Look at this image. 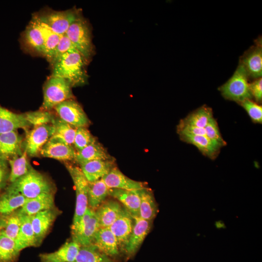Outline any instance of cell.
<instances>
[{
    "label": "cell",
    "mask_w": 262,
    "mask_h": 262,
    "mask_svg": "<svg viewBox=\"0 0 262 262\" xmlns=\"http://www.w3.org/2000/svg\"><path fill=\"white\" fill-rule=\"evenodd\" d=\"M88 62L76 49H70L52 64L51 75L65 79L72 87L84 85L88 80Z\"/></svg>",
    "instance_id": "6da1fadb"
},
{
    "label": "cell",
    "mask_w": 262,
    "mask_h": 262,
    "mask_svg": "<svg viewBox=\"0 0 262 262\" xmlns=\"http://www.w3.org/2000/svg\"><path fill=\"white\" fill-rule=\"evenodd\" d=\"M5 190L18 192L30 199L42 194H54L55 188L47 177L32 167L26 174L10 183Z\"/></svg>",
    "instance_id": "7a4b0ae2"
},
{
    "label": "cell",
    "mask_w": 262,
    "mask_h": 262,
    "mask_svg": "<svg viewBox=\"0 0 262 262\" xmlns=\"http://www.w3.org/2000/svg\"><path fill=\"white\" fill-rule=\"evenodd\" d=\"M66 34L78 50L88 61L95 54L92 32L87 21L81 14L70 25Z\"/></svg>",
    "instance_id": "3957f363"
},
{
    "label": "cell",
    "mask_w": 262,
    "mask_h": 262,
    "mask_svg": "<svg viewBox=\"0 0 262 262\" xmlns=\"http://www.w3.org/2000/svg\"><path fill=\"white\" fill-rule=\"evenodd\" d=\"M72 87L65 79L51 75L44 86L41 110L48 111L65 100L73 99Z\"/></svg>",
    "instance_id": "277c9868"
},
{
    "label": "cell",
    "mask_w": 262,
    "mask_h": 262,
    "mask_svg": "<svg viewBox=\"0 0 262 262\" xmlns=\"http://www.w3.org/2000/svg\"><path fill=\"white\" fill-rule=\"evenodd\" d=\"M248 79L246 70L239 63L233 75L218 90L225 98L240 103L252 98Z\"/></svg>",
    "instance_id": "5b68a950"
},
{
    "label": "cell",
    "mask_w": 262,
    "mask_h": 262,
    "mask_svg": "<svg viewBox=\"0 0 262 262\" xmlns=\"http://www.w3.org/2000/svg\"><path fill=\"white\" fill-rule=\"evenodd\" d=\"M66 168L73 180L76 191V205L71 227L76 226L80 222L87 208L89 182L81 168L66 165Z\"/></svg>",
    "instance_id": "8992f818"
},
{
    "label": "cell",
    "mask_w": 262,
    "mask_h": 262,
    "mask_svg": "<svg viewBox=\"0 0 262 262\" xmlns=\"http://www.w3.org/2000/svg\"><path fill=\"white\" fill-rule=\"evenodd\" d=\"M99 228L95 210L88 207L78 224L71 227L72 240L80 246L93 244Z\"/></svg>",
    "instance_id": "52a82bcc"
},
{
    "label": "cell",
    "mask_w": 262,
    "mask_h": 262,
    "mask_svg": "<svg viewBox=\"0 0 262 262\" xmlns=\"http://www.w3.org/2000/svg\"><path fill=\"white\" fill-rule=\"evenodd\" d=\"M80 14L77 10L70 9L61 11H49L37 16L54 32L62 35L66 34Z\"/></svg>",
    "instance_id": "ba28073f"
},
{
    "label": "cell",
    "mask_w": 262,
    "mask_h": 262,
    "mask_svg": "<svg viewBox=\"0 0 262 262\" xmlns=\"http://www.w3.org/2000/svg\"><path fill=\"white\" fill-rule=\"evenodd\" d=\"M59 118L75 127H86L89 120L81 106L75 100H65L54 107Z\"/></svg>",
    "instance_id": "9c48e42d"
},
{
    "label": "cell",
    "mask_w": 262,
    "mask_h": 262,
    "mask_svg": "<svg viewBox=\"0 0 262 262\" xmlns=\"http://www.w3.org/2000/svg\"><path fill=\"white\" fill-rule=\"evenodd\" d=\"M55 131L53 125L51 124L34 126L27 133L25 150L27 155L35 157L40 153L44 145L52 136Z\"/></svg>",
    "instance_id": "30bf717a"
},
{
    "label": "cell",
    "mask_w": 262,
    "mask_h": 262,
    "mask_svg": "<svg viewBox=\"0 0 262 262\" xmlns=\"http://www.w3.org/2000/svg\"><path fill=\"white\" fill-rule=\"evenodd\" d=\"M241 64L249 78L256 79L262 75V38L259 37L255 44L240 57Z\"/></svg>",
    "instance_id": "8fae6325"
},
{
    "label": "cell",
    "mask_w": 262,
    "mask_h": 262,
    "mask_svg": "<svg viewBox=\"0 0 262 262\" xmlns=\"http://www.w3.org/2000/svg\"><path fill=\"white\" fill-rule=\"evenodd\" d=\"M59 213L55 207L31 216V224L38 246L41 244Z\"/></svg>",
    "instance_id": "7c38bea8"
},
{
    "label": "cell",
    "mask_w": 262,
    "mask_h": 262,
    "mask_svg": "<svg viewBox=\"0 0 262 262\" xmlns=\"http://www.w3.org/2000/svg\"><path fill=\"white\" fill-rule=\"evenodd\" d=\"M133 226L128 242L124 248L129 256L133 255L149 233L152 226V221L139 217H133Z\"/></svg>",
    "instance_id": "4fadbf2b"
},
{
    "label": "cell",
    "mask_w": 262,
    "mask_h": 262,
    "mask_svg": "<svg viewBox=\"0 0 262 262\" xmlns=\"http://www.w3.org/2000/svg\"><path fill=\"white\" fill-rule=\"evenodd\" d=\"M40 154L44 157L68 161L75 160L76 151L71 145L50 138L41 149Z\"/></svg>",
    "instance_id": "5bb4252c"
},
{
    "label": "cell",
    "mask_w": 262,
    "mask_h": 262,
    "mask_svg": "<svg viewBox=\"0 0 262 262\" xmlns=\"http://www.w3.org/2000/svg\"><path fill=\"white\" fill-rule=\"evenodd\" d=\"M133 226V218L124 208L121 213L109 227L116 237L119 246L124 249L131 233Z\"/></svg>",
    "instance_id": "9a60e30c"
},
{
    "label": "cell",
    "mask_w": 262,
    "mask_h": 262,
    "mask_svg": "<svg viewBox=\"0 0 262 262\" xmlns=\"http://www.w3.org/2000/svg\"><path fill=\"white\" fill-rule=\"evenodd\" d=\"M22 139L16 131L0 134V159L8 161L20 155Z\"/></svg>",
    "instance_id": "2e32d148"
},
{
    "label": "cell",
    "mask_w": 262,
    "mask_h": 262,
    "mask_svg": "<svg viewBox=\"0 0 262 262\" xmlns=\"http://www.w3.org/2000/svg\"><path fill=\"white\" fill-rule=\"evenodd\" d=\"M102 179L109 189L132 190L146 188L142 182L127 177L115 167L112 168Z\"/></svg>",
    "instance_id": "e0dca14e"
},
{
    "label": "cell",
    "mask_w": 262,
    "mask_h": 262,
    "mask_svg": "<svg viewBox=\"0 0 262 262\" xmlns=\"http://www.w3.org/2000/svg\"><path fill=\"white\" fill-rule=\"evenodd\" d=\"M93 244L111 258L116 256L119 253L117 239L109 227L98 229L94 236Z\"/></svg>",
    "instance_id": "ac0fdd59"
},
{
    "label": "cell",
    "mask_w": 262,
    "mask_h": 262,
    "mask_svg": "<svg viewBox=\"0 0 262 262\" xmlns=\"http://www.w3.org/2000/svg\"><path fill=\"white\" fill-rule=\"evenodd\" d=\"M80 246L72 240L66 242L56 251L40 255L41 262H74Z\"/></svg>",
    "instance_id": "d6986e66"
},
{
    "label": "cell",
    "mask_w": 262,
    "mask_h": 262,
    "mask_svg": "<svg viewBox=\"0 0 262 262\" xmlns=\"http://www.w3.org/2000/svg\"><path fill=\"white\" fill-rule=\"evenodd\" d=\"M140 190L109 189V195L121 203L132 217H139Z\"/></svg>",
    "instance_id": "ffe728a7"
},
{
    "label": "cell",
    "mask_w": 262,
    "mask_h": 262,
    "mask_svg": "<svg viewBox=\"0 0 262 262\" xmlns=\"http://www.w3.org/2000/svg\"><path fill=\"white\" fill-rule=\"evenodd\" d=\"M31 126L24 114H18L0 106V134L16 131L18 129L27 130Z\"/></svg>",
    "instance_id": "44dd1931"
},
{
    "label": "cell",
    "mask_w": 262,
    "mask_h": 262,
    "mask_svg": "<svg viewBox=\"0 0 262 262\" xmlns=\"http://www.w3.org/2000/svg\"><path fill=\"white\" fill-rule=\"evenodd\" d=\"M124 207L119 202L108 200L95 210L100 228L109 227L119 217Z\"/></svg>",
    "instance_id": "7402d4cb"
},
{
    "label": "cell",
    "mask_w": 262,
    "mask_h": 262,
    "mask_svg": "<svg viewBox=\"0 0 262 262\" xmlns=\"http://www.w3.org/2000/svg\"><path fill=\"white\" fill-rule=\"evenodd\" d=\"M114 167L110 160H93L80 165V168L89 182L102 179Z\"/></svg>",
    "instance_id": "603a6c76"
},
{
    "label": "cell",
    "mask_w": 262,
    "mask_h": 262,
    "mask_svg": "<svg viewBox=\"0 0 262 262\" xmlns=\"http://www.w3.org/2000/svg\"><path fill=\"white\" fill-rule=\"evenodd\" d=\"M55 208L53 193L42 194L33 198L27 199L19 209L20 213L32 216L40 212Z\"/></svg>",
    "instance_id": "cb8c5ba5"
},
{
    "label": "cell",
    "mask_w": 262,
    "mask_h": 262,
    "mask_svg": "<svg viewBox=\"0 0 262 262\" xmlns=\"http://www.w3.org/2000/svg\"><path fill=\"white\" fill-rule=\"evenodd\" d=\"M179 136L182 141L194 145L203 155L211 159H215L219 153L221 147L205 135L180 134Z\"/></svg>",
    "instance_id": "d4e9b609"
},
{
    "label": "cell",
    "mask_w": 262,
    "mask_h": 262,
    "mask_svg": "<svg viewBox=\"0 0 262 262\" xmlns=\"http://www.w3.org/2000/svg\"><path fill=\"white\" fill-rule=\"evenodd\" d=\"M27 44L34 50L44 55V37L41 27L36 16L27 26L25 32Z\"/></svg>",
    "instance_id": "484cf974"
},
{
    "label": "cell",
    "mask_w": 262,
    "mask_h": 262,
    "mask_svg": "<svg viewBox=\"0 0 262 262\" xmlns=\"http://www.w3.org/2000/svg\"><path fill=\"white\" fill-rule=\"evenodd\" d=\"M111 158L104 147L96 141L76 151L75 160L80 164L97 160H109Z\"/></svg>",
    "instance_id": "4316f807"
},
{
    "label": "cell",
    "mask_w": 262,
    "mask_h": 262,
    "mask_svg": "<svg viewBox=\"0 0 262 262\" xmlns=\"http://www.w3.org/2000/svg\"><path fill=\"white\" fill-rule=\"evenodd\" d=\"M15 243L20 252L29 247L38 246L31 224V216L22 214V224Z\"/></svg>",
    "instance_id": "83f0119b"
},
{
    "label": "cell",
    "mask_w": 262,
    "mask_h": 262,
    "mask_svg": "<svg viewBox=\"0 0 262 262\" xmlns=\"http://www.w3.org/2000/svg\"><path fill=\"white\" fill-rule=\"evenodd\" d=\"M22 214L19 209L9 214H0V233L15 241L20 229Z\"/></svg>",
    "instance_id": "f1b7e54d"
},
{
    "label": "cell",
    "mask_w": 262,
    "mask_h": 262,
    "mask_svg": "<svg viewBox=\"0 0 262 262\" xmlns=\"http://www.w3.org/2000/svg\"><path fill=\"white\" fill-rule=\"evenodd\" d=\"M139 217L152 221L158 213V207L151 191L146 188L140 190Z\"/></svg>",
    "instance_id": "f546056e"
},
{
    "label": "cell",
    "mask_w": 262,
    "mask_h": 262,
    "mask_svg": "<svg viewBox=\"0 0 262 262\" xmlns=\"http://www.w3.org/2000/svg\"><path fill=\"white\" fill-rule=\"evenodd\" d=\"M109 188L102 179L92 182H89L88 207L94 210L97 209L109 195Z\"/></svg>",
    "instance_id": "4dcf8cb0"
},
{
    "label": "cell",
    "mask_w": 262,
    "mask_h": 262,
    "mask_svg": "<svg viewBox=\"0 0 262 262\" xmlns=\"http://www.w3.org/2000/svg\"><path fill=\"white\" fill-rule=\"evenodd\" d=\"M27 199L18 192L5 190L0 196V214H9L20 209Z\"/></svg>",
    "instance_id": "1f68e13d"
},
{
    "label": "cell",
    "mask_w": 262,
    "mask_h": 262,
    "mask_svg": "<svg viewBox=\"0 0 262 262\" xmlns=\"http://www.w3.org/2000/svg\"><path fill=\"white\" fill-rule=\"evenodd\" d=\"M213 118L212 109L204 105L191 113L185 118L181 119L179 123L204 128Z\"/></svg>",
    "instance_id": "d6a6232c"
},
{
    "label": "cell",
    "mask_w": 262,
    "mask_h": 262,
    "mask_svg": "<svg viewBox=\"0 0 262 262\" xmlns=\"http://www.w3.org/2000/svg\"><path fill=\"white\" fill-rule=\"evenodd\" d=\"M10 166L9 182L12 183L26 174L32 168L29 162L25 150L19 156L8 161Z\"/></svg>",
    "instance_id": "836d02e7"
},
{
    "label": "cell",
    "mask_w": 262,
    "mask_h": 262,
    "mask_svg": "<svg viewBox=\"0 0 262 262\" xmlns=\"http://www.w3.org/2000/svg\"><path fill=\"white\" fill-rule=\"evenodd\" d=\"M74 262H114L94 244L81 246Z\"/></svg>",
    "instance_id": "e575fe53"
},
{
    "label": "cell",
    "mask_w": 262,
    "mask_h": 262,
    "mask_svg": "<svg viewBox=\"0 0 262 262\" xmlns=\"http://www.w3.org/2000/svg\"><path fill=\"white\" fill-rule=\"evenodd\" d=\"M51 124L54 127L55 131L50 138L62 141L69 145H73L77 128L59 118H55Z\"/></svg>",
    "instance_id": "d590c367"
},
{
    "label": "cell",
    "mask_w": 262,
    "mask_h": 262,
    "mask_svg": "<svg viewBox=\"0 0 262 262\" xmlns=\"http://www.w3.org/2000/svg\"><path fill=\"white\" fill-rule=\"evenodd\" d=\"M36 16L41 27L44 34L45 49L44 55L51 62L59 42L61 35L54 32L37 15Z\"/></svg>",
    "instance_id": "8d00e7d4"
},
{
    "label": "cell",
    "mask_w": 262,
    "mask_h": 262,
    "mask_svg": "<svg viewBox=\"0 0 262 262\" xmlns=\"http://www.w3.org/2000/svg\"><path fill=\"white\" fill-rule=\"evenodd\" d=\"M19 253L15 241L0 233V262H15Z\"/></svg>",
    "instance_id": "74e56055"
},
{
    "label": "cell",
    "mask_w": 262,
    "mask_h": 262,
    "mask_svg": "<svg viewBox=\"0 0 262 262\" xmlns=\"http://www.w3.org/2000/svg\"><path fill=\"white\" fill-rule=\"evenodd\" d=\"M24 115L30 124L33 127L52 123L55 118L50 112L43 110L28 112Z\"/></svg>",
    "instance_id": "f35d334b"
},
{
    "label": "cell",
    "mask_w": 262,
    "mask_h": 262,
    "mask_svg": "<svg viewBox=\"0 0 262 262\" xmlns=\"http://www.w3.org/2000/svg\"><path fill=\"white\" fill-rule=\"evenodd\" d=\"M96 141V139L86 127L77 128L73 142L76 151L82 149Z\"/></svg>",
    "instance_id": "ab89813d"
},
{
    "label": "cell",
    "mask_w": 262,
    "mask_h": 262,
    "mask_svg": "<svg viewBox=\"0 0 262 262\" xmlns=\"http://www.w3.org/2000/svg\"><path fill=\"white\" fill-rule=\"evenodd\" d=\"M205 136L221 148L226 145L220 132L216 120L213 118L204 128Z\"/></svg>",
    "instance_id": "60d3db41"
},
{
    "label": "cell",
    "mask_w": 262,
    "mask_h": 262,
    "mask_svg": "<svg viewBox=\"0 0 262 262\" xmlns=\"http://www.w3.org/2000/svg\"><path fill=\"white\" fill-rule=\"evenodd\" d=\"M246 111L252 120L255 123H262V107L251 99H246L239 103Z\"/></svg>",
    "instance_id": "b9f144b4"
},
{
    "label": "cell",
    "mask_w": 262,
    "mask_h": 262,
    "mask_svg": "<svg viewBox=\"0 0 262 262\" xmlns=\"http://www.w3.org/2000/svg\"><path fill=\"white\" fill-rule=\"evenodd\" d=\"M74 49H76L75 47L66 34L61 35L59 42L51 61V63L53 64L65 53Z\"/></svg>",
    "instance_id": "7bdbcfd3"
},
{
    "label": "cell",
    "mask_w": 262,
    "mask_h": 262,
    "mask_svg": "<svg viewBox=\"0 0 262 262\" xmlns=\"http://www.w3.org/2000/svg\"><path fill=\"white\" fill-rule=\"evenodd\" d=\"M177 132L179 135H205L204 128H198L192 126L183 125L179 123L177 126Z\"/></svg>",
    "instance_id": "ee69618b"
},
{
    "label": "cell",
    "mask_w": 262,
    "mask_h": 262,
    "mask_svg": "<svg viewBox=\"0 0 262 262\" xmlns=\"http://www.w3.org/2000/svg\"><path fill=\"white\" fill-rule=\"evenodd\" d=\"M249 88L252 97L256 101L260 103L262 100V77L254 79L249 83Z\"/></svg>",
    "instance_id": "f6af8a7d"
},
{
    "label": "cell",
    "mask_w": 262,
    "mask_h": 262,
    "mask_svg": "<svg viewBox=\"0 0 262 262\" xmlns=\"http://www.w3.org/2000/svg\"><path fill=\"white\" fill-rule=\"evenodd\" d=\"M10 169L7 161L0 159V192L9 182Z\"/></svg>",
    "instance_id": "bcb514c9"
}]
</instances>
